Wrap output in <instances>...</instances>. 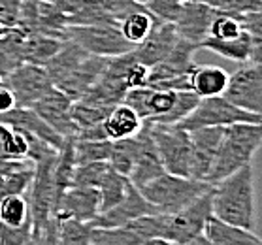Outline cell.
Returning <instances> with one entry per match:
<instances>
[{
  "instance_id": "obj_1",
  "label": "cell",
  "mask_w": 262,
  "mask_h": 245,
  "mask_svg": "<svg viewBox=\"0 0 262 245\" xmlns=\"http://www.w3.org/2000/svg\"><path fill=\"white\" fill-rule=\"evenodd\" d=\"M211 213L230 225L255 232V172L251 164L238 168L211 187Z\"/></svg>"
},
{
  "instance_id": "obj_2",
  "label": "cell",
  "mask_w": 262,
  "mask_h": 245,
  "mask_svg": "<svg viewBox=\"0 0 262 245\" xmlns=\"http://www.w3.org/2000/svg\"><path fill=\"white\" fill-rule=\"evenodd\" d=\"M198 100L200 98L192 91L155 89L149 85H142L126 91L121 102L130 106L142 121L178 125L194 109Z\"/></svg>"
},
{
  "instance_id": "obj_3",
  "label": "cell",
  "mask_w": 262,
  "mask_h": 245,
  "mask_svg": "<svg viewBox=\"0 0 262 245\" xmlns=\"http://www.w3.org/2000/svg\"><path fill=\"white\" fill-rule=\"evenodd\" d=\"M262 145V123H234L225 126L206 181L215 185L238 168L251 164Z\"/></svg>"
},
{
  "instance_id": "obj_4",
  "label": "cell",
  "mask_w": 262,
  "mask_h": 245,
  "mask_svg": "<svg viewBox=\"0 0 262 245\" xmlns=\"http://www.w3.org/2000/svg\"><path fill=\"white\" fill-rule=\"evenodd\" d=\"M211 187L213 185L208 181L162 172L161 175L153 177L138 189L157 211L173 213V211H179L181 208L189 206L192 200H196L200 194L208 192Z\"/></svg>"
},
{
  "instance_id": "obj_5",
  "label": "cell",
  "mask_w": 262,
  "mask_h": 245,
  "mask_svg": "<svg viewBox=\"0 0 262 245\" xmlns=\"http://www.w3.org/2000/svg\"><path fill=\"white\" fill-rule=\"evenodd\" d=\"M209 215H211V189L179 211L164 213L166 243H208V239L204 236V225Z\"/></svg>"
},
{
  "instance_id": "obj_6",
  "label": "cell",
  "mask_w": 262,
  "mask_h": 245,
  "mask_svg": "<svg viewBox=\"0 0 262 245\" xmlns=\"http://www.w3.org/2000/svg\"><path fill=\"white\" fill-rule=\"evenodd\" d=\"M64 40H70L76 46L91 55L114 57L130 51L134 46L126 42L119 30V23H95V25H68L62 32Z\"/></svg>"
},
{
  "instance_id": "obj_7",
  "label": "cell",
  "mask_w": 262,
  "mask_h": 245,
  "mask_svg": "<svg viewBox=\"0 0 262 245\" xmlns=\"http://www.w3.org/2000/svg\"><path fill=\"white\" fill-rule=\"evenodd\" d=\"M234 123H262L260 114L242 109L228 102L223 95L200 98L191 114L178 123L185 130H194L202 126H228Z\"/></svg>"
},
{
  "instance_id": "obj_8",
  "label": "cell",
  "mask_w": 262,
  "mask_h": 245,
  "mask_svg": "<svg viewBox=\"0 0 262 245\" xmlns=\"http://www.w3.org/2000/svg\"><path fill=\"white\" fill-rule=\"evenodd\" d=\"M151 136L164 166V172L189 177L191 168V134L178 125L151 123Z\"/></svg>"
},
{
  "instance_id": "obj_9",
  "label": "cell",
  "mask_w": 262,
  "mask_h": 245,
  "mask_svg": "<svg viewBox=\"0 0 262 245\" xmlns=\"http://www.w3.org/2000/svg\"><path fill=\"white\" fill-rule=\"evenodd\" d=\"M230 76L223 96L242 109L260 114L262 112V66L260 62H242Z\"/></svg>"
},
{
  "instance_id": "obj_10",
  "label": "cell",
  "mask_w": 262,
  "mask_h": 245,
  "mask_svg": "<svg viewBox=\"0 0 262 245\" xmlns=\"http://www.w3.org/2000/svg\"><path fill=\"white\" fill-rule=\"evenodd\" d=\"M2 81L12 89L15 104L25 108H32V104L46 91L53 87L46 66L34 64V62H21Z\"/></svg>"
},
{
  "instance_id": "obj_11",
  "label": "cell",
  "mask_w": 262,
  "mask_h": 245,
  "mask_svg": "<svg viewBox=\"0 0 262 245\" xmlns=\"http://www.w3.org/2000/svg\"><path fill=\"white\" fill-rule=\"evenodd\" d=\"M196 49H200V46L189 42V40H183L179 38L178 43L172 48V51L162 57L159 62H155L153 66H149L147 79H145V85L149 87H157L162 81H168V79L179 78V76H185L189 74L196 66L194 62V53Z\"/></svg>"
},
{
  "instance_id": "obj_12",
  "label": "cell",
  "mask_w": 262,
  "mask_h": 245,
  "mask_svg": "<svg viewBox=\"0 0 262 245\" xmlns=\"http://www.w3.org/2000/svg\"><path fill=\"white\" fill-rule=\"evenodd\" d=\"M72 98L66 93H62L57 87H51L43 93L38 100L32 104V109L48 123L53 130H57L62 138H74L76 136V125L72 121L70 115Z\"/></svg>"
},
{
  "instance_id": "obj_13",
  "label": "cell",
  "mask_w": 262,
  "mask_h": 245,
  "mask_svg": "<svg viewBox=\"0 0 262 245\" xmlns=\"http://www.w3.org/2000/svg\"><path fill=\"white\" fill-rule=\"evenodd\" d=\"M223 132H225V126H202V128L189 130V134H191L189 177L206 181L211 162H213L221 140H223Z\"/></svg>"
},
{
  "instance_id": "obj_14",
  "label": "cell",
  "mask_w": 262,
  "mask_h": 245,
  "mask_svg": "<svg viewBox=\"0 0 262 245\" xmlns=\"http://www.w3.org/2000/svg\"><path fill=\"white\" fill-rule=\"evenodd\" d=\"M219 10L211 8L202 0H187L181 4L178 17L173 21V27L178 30L179 38L200 46L204 38H208L209 25L213 21Z\"/></svg>"
},
{
  "instance_id": "obj_15",
  "label": "cell",
  "mask_w": 262,
  "mask_h": 245,
  "mask_svg": "<svg viewBox=\"0 0 262 245\" xmlns=\"http://www.w3.org/2000/svg\"><path fill=\"white\" fill-rule=\"evenodd\" d=\"M98 213H100V192L96 187H68L66 191H62L55 208L57 219L74 217L79 221H95Z\"/></svg>"
},
{
  "instance_id": "obj_16",
  "label": "cell",
  "mask_w": 262,
  "mask_h": 245,
  "mask_svg": "<svg viewBox=\"0 0 262 245\" xmlns=\"http://www.w3.org/2000/svg\"><path fill=\"white\" fill-rule=\"evenodd\" d=\"M136 136H138V153L128 180H130L132 185L142 187L147 181L153 180V177L161 175L164 172V166H162L159 151H157L155 140L151 136V121H143L140 130L136 132Z\"/></svg>"
},
{
  "instance_id": "obj_17",
  "label": "cell",
  "mask_w": 262,
  "mask_h": 245,
  "mask_svg": "<svg viewBox=\"0 0 262 245\" xmlns=\"http://www.w3.org/2000/svg\"><path fill=\"white\" fill-rule=\"evenodd\" d=\"M157 209L151 206V204L143 198V194L140 192L136 185L128 187L126 191V196L121 200L117 206L106 209V211H100L96 219L93 221L95 227H125L126 222L134 221L136 217L147 215V213H155Z\"/></svg>"
},
{
  "instance_id": "obj_18",
  "label": "cell",
  "mask_w": 262,
  "mask_h": 245,
  "mask_svg": "<svg viewBox=\"0 0 262 245\" xmlns=\"http://www.w3.org/2000/svg\"><path fill=\"white\" fill-rule=\"evenodd\" d=\"M179 34L173 23H168V21H159L157 19L153 29L147 36L143 38L142 42L134 46L132 51L136 55V59L145 66H153L155 62L166 57L172 48L178 43Z\"/></svg>"
},
{
  "instance_id": "obj_19",
  "label": "cell",
  "mask_w": 262,
  "mask_h": 245,
  "mask_svg": "<svg viewBox=\"0 0 262 245\" xmlns=\"http://www.w3.org/2000/svg\"><path fill=\"white\" fill-rule=\"evenodd\" d=\"M106 62H107V57H98V55L89 53L64 79H60L55 87L60 89L62 93H66L72 100H76L79 96H83L98 81L100 74L104 72Z\"/></svg>"
},
{
  "instance_id": "obj_20",
  "label": "cell",
  "mask_w": 262,
  "mask_h": 245,
  "mask_svg": "<svg viewBox=\"0 0 262 245\" xmlns=\"http://www.w3.org/2000/svg\"><path fill=\"white\" fill-rule=\"evenodd\" d=\"M0 121L6 125L17 128V130L29 132L34 136L46 140L48 144H51L55 149H62L66 138H62L57 130H53L46 121L36 114L32 108H25V106H15L10 112L0 115Z\"/></svg>"
},
{
  "instance_id": "obj_21",
  "label": "cell",
  "mask_w": 262,
  "mask_h": 245,
  "mask_svg": "<svg viewBox=\"0 0 262 245\" xmlns=\"http://www.w3.org/2000/svg\"><path fill=\"white\" fill-rule=\"evenodd\" d=\"M202 49L213 51V53L225 57V59L236 60V62H260V49L262 46H256L247 30H242L238 36L219 40V38H204L200 43Z\"/></svg>"
},
{
  "instance_id": "obj_22",
  "label": "cell",
  "mask_w": 262,
  "mask_h": 245,
  "mask_svg": "<svg viewBox=\"0 0 262 245\" xmlns=\"http://www.w3.org/2000/svg\"><path fill=\"white\" fill-rule=\"evenodd\" d=\"M204 236L211 245H260V236L256 232H249L244 228L230 225V222L223 221L213 213L208 217V221L204 225Z\"/></svg>"
},
{
  "instance_id": "obj_23",
  "label": "cell",
  "mask_w": 262,
  "mask_h": 245,
  "mask_svg": "<svg viewBox=\"0 0 262 245\" xmlns=\"http://www.w3.org/2000/svg\"><path fill=\"white\" fill-rule=\"evenodd\" d=\"M191 91L198 98L206 96H219L225 93V87L228 83V72L221 66H194L189 74Z\"/></svg>"
},
{
  "instance_id": "obj_24",
  "label": "cell",
  "mask_w": 262,
  "mask_h": 245,
  "mask_svg": "<svg viewBox=\"0 0 262 245\" xmlns=\"http://www.w3.org/2000/svg\"><path fill=\"white\" fill-rule=\"evenodd\" d=\"M143 121L140 119V115L123 102L115 104L112 112L106 115V119L102 121V126L106 130L107 140H121V138L134 136Z\"/></svg>"
},
{
  "instance_id": "obj_25",
  "label": "cell",
  "mask_w": 262,
  "mask_h": 245,
  "mask_svg": "<svg viewBox=\"0 0 262 245\" xmlns=\"http://www.w3.org/2000/svg\"><path fill=\"white\" fill-rule=\"evenodd\" d=\"M62 42L64 38L49 34H27L23 42V62L46 66V62L60 49Z\"/></svg>"
},
{
  "instance_id": "obj_26",
  "label": "cell",
  "mask_w": 262,
  "mask_h": 245,
  "mask_svg": "<svg viewBox=\"0 0 262 245\" xmlns=\"http://www.w3.org/2000/svg\"><path fill=\"white\" fill-rule=\"evenodd\" d=\"M130 187V180L125 173L115 172L114 168H110L104 175V180L98 185V192H100V211L114 208L126 196V191Z\"/></svg>"
},
{
  "instance_id": "obj_27",
  "label": "cell",
  "mask_w": 262,
  "mask_h": 245,
  "mask_svg": "<svg viewBox=\"0 0 262 245\" xmlns=\"http://www.w3.org/2000/svg\"><path fill=\"white\" fill-rule=\"evenodd\" d=\"M155 21L157 19L153 17L145 8H143V10L132 12V13H128V15H125V17L121 19L119 30H121V34H123V38H125L130 46H138V43L142 42L143 38L151 32Z\"/></svg>"
},
{
  "instance_id": "obj_28",
  "label": "cell",
  "mask_w": 262,
  "mask_h": 245,
  "mask_svg": "<svg viewBox=\"0 0 262 245\" xmlns=\"http://www.w3.org/2000/svg\"><path fill=\"white\" fill-rule=\"evenodd\" d=\"M138 153V136L121 138V140H112V151L107 157V164L114 168L115 172L130 175V170L134 166Z\"/></svg>"
},
{
  "instance_id": "obj_29",
  "label": "cell",
  "mask_w": 262,
  "mask_h": 245,
  "mask_svg": "<svg viewBox=\"0 0 262 245\" xmlns=\"http://www.w3.org/2000/svg\"><path fill=\"white\" fill-rule=\"evenodd\" d=\"M93 221H79L74 217L57 219V238L59 243H91V232H93Z\"/></svg>"
},
{
  "instance_id": "obj_30",
  "label": "cell",
  "mask_w": 262,
  "mask_h": 245,
  "mask_svg": "<svg viewBox=\"0 0 262 245\" xmlns=\"http://www.w3.org/2000/svg\"><path fill=\"white\" fill-rule=\"evenodd\" d=\"M34 177V164L0 172V200L8 194H25Z\"/></svg>"
},
{
  "instance_id": "obj_31",
  "label": "cell",
  "mask_w": 262,
  "mask_h": 245,
  "mask_svg": "<svg viewBox=\"0 0 262 245\" xmlns=\"http://www.w3.org/2000/svg\"><path fill=\"white\" fill-rule=\"evenodd\" d=\"M0 157L19 161L27 159V138L21 130L0 121Z\"/></svg>"
},
{
  "instance_id": "obj_32",
  "label": "cell",
  "mask_w": 262,
  "mask_h": 245,
  "mask_svg": "<svg viewBox=\"0 0 262 245\" xmlns=\"http://www.w3.org/2000/svg\"><path fill=\"white\" fill-rule=\"evenodd\" d=\"M30 219L29 200L25 194H8L0 200V222L4 225H23Z\"/></svg>"
},
{
  "instance_id": "obj_33",
  "label": "cell",
  "mask_w": 262,
  "mask_h": 245,
  "mask_svg": "<svg viewBox=\"0 0 262 245\" xmlns=\"http://www.w3.org/2000/svg\"><path fill=\"white\" fill-rule=\"evenodd\" d=\"M112 151V140H79L74 138V161L76 164L107 161Z\"/></svg>"
},
{
  "instance_id": "obj_34",
  "label": "cell",
  "mask_w": 262,
  "mask_h": 245,
  "mask_svg": "<svg viewBox=\"0 0 262 245\" xmlns=\"http://www.w3.org/2000/svg\"><path fill=\"white\" fill-rule=\"evenodd\" d=\"M93 245H143V241L126 227H93Z\"/></svg>"
},
{
  "instance_id": "obj_35",
  "label": "cell",
  "mask_w": 262,
  "mask_h": 245,
  "mask_svg": "<svg viewBox=\"0 0 262 245\" xmlns=\"http://www.w3.org/2000/svg\"><path fill=\"white\" fill-rule=\"evenodd\" d=\"M244 30L242 25V13H230V12H217L211 25H209L208 36L219 38V40H228V38L238 36Z\"/></svg>"
},
{
  "instance_id": "obj_36",
  "label": "cell",
  "mask_w": 262,
  "mask_h": 245,
  "mask_svg": "<svg viewBox=\"0 0 262 245\" xmlns=\"http://www.w3.org/2000/svg\"><path fill=\"white\" fill-rule=\"evenodd\" d=\"M110 170L107 161L85 162V164H76L74 175H72V185L78 187H96L100 185L106 172Z\"/></svg>"
},
{
  "instance_id": "obj_37",
  "label": "cell",
  "mask_w": 262,
  "mask_h": 245,
  "mask_svg": "<svg viewBox=\"0 0 262 245\" xmlns=\"http://www.w3.org/2000/svg\"><path fill=\"white\" fill-rule=\"evenodd\" d=\"M32 243V221L23 225H4L0 222V245H27Z\"/></svg>"
},
{
  "instance_id": "obj_38",
  "label": "cell",
  "mask_w": 262,
  "mask_h": 245,
  "mask_svg": "<svg viewBox=\"0 0 262 245\" xmlns=\"http://www.w3.org/2000/svg\"><path fill=\"white\" fill-rule=\"evenodd\" d=\"M215 10L230 13H247V12H260L262 0H202Z\"/></svg>"
},
{
  "instance_id": "obj_39",
  "label": "cell",
  "mask_w": 262,
  "mask_h": 245,
  "mask_svg": "<svg viewBox=\"0 0 262 245\" xmlns=\"http://www.w3.org/2000/svg\"><path fill=\"white\" fill-rule=\"evenodd\" d=\"M143 6L155 19L168 21V23H173L176 17H178L179 10H181V4L176 2V0H149Z\"/></svg>"
},
{
  "instance_id": "obj_40",
  "label": "cell",
  "mask_w": 262,
  "mask_h": 245,
  "mask_svg": "<svg viewBox=\"0 0 262 245\" xmlns=\"http://www.w3.org/2000/svg\"><path fill=\"white\" fill-rule=\"evenodd\" d=\"M102 4L106 8V12L112 15V17L119 23L121 19L128 15L132 12H138V10H143V4H140L138 0H102Z\"/></svg>"
},
{
  "instance_id": "obj_41",
  "label": "cell",
  "mask_w": 262,
  "mask_h": 245,
  "mask_svg": "<svg viewBox=\"0 0 262 245\" xmlns=\"http://www.w3.org/2000/svg\"><path fill=\"white\" fill-rule=\"evenodd\" d=\"M23 0H0V25L6 29H13L19 25Z\"/></svg>"
},
{
  "instance_id": "obj_42",
  "label": "cell",
  "mask_w": 262,
  "mask_h": 245,
  "mask_svg": "<svg viewBox=\"0 0 262 245\" xmlns=\"http://www.w3.org/2000/svg\"><path fill=\"white\" fill-rule=\"evenodd\" d=\"M15 96H13L12 89L8 87L4 81H0V115L10 112L12 108H15Z\"/></svg>"
},
{
  "instance_id": "obj_43",
  "label": "cell",
  "mask_w": 262,
  "mask_h": 245,
  "mask_svg": "<svg viewBox=\"0 0 262 245\" xmlns=\"http://www.w3.org/2000/svg\"><path fill=\"white\" fill-rule=\"evenodd\" d=\"M138 2H140V4H145V2H149V0H138Z\"/></svg>"
},
{
  "instance_id": "obj_44",
  "label": "cell",
  "mask_w": 262,
  "mask_h": 245,
  "mask_svg": "<svg viewBox=\"0 0 262 245\" xmlns=\"http://www.w3.org/2000/svg\"><path fill=\"white\" fill-rule=\"evenodd\" d=\"M176 2H179V4H183V2H187V0H176Z\"/></svg>"
},
{
  "instance_id": "obj_45",
  "label": "cell",
  "mask_w": 262,
  "mask_h": 245,
  "mask_svg": "<svg viewBox=\"0 0 262 245\" xmlns=\"http://www.w3.org/2000/svg\"><path fill=\"white\" fill-rule=\"evenodd\" d=\"M0 81H2V79H0Z\"/></svg>"
}]
</instances>
